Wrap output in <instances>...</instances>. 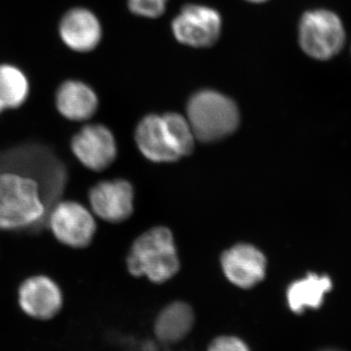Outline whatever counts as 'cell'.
Masks as SVG:
<instances>
[{
  "label": "cell",
  "instance_id": "1",
  "mask_svg": "<svg viewBox=\"0 0 351 351\" xmlns=\"http://www.w3.org/2000/svg\"><path fill=\"white\" fill-rule=\"evenodd\" d=\"M45 211L36 180L17 173H0V230H19L34 225L43 218Z\"/></svg>",
  "mask_w": 351,
  "mask_h": 351
},
{
  "label": "cell",
  "instance_id": "12",
  "mask_svg": "<svg viewBox=\"0 0 351 351\" xmlns=\"http://www.w3.org/2000/svg\"><path fill=\"white\" fill-rule=\"evenodd\" d=\"M60 36L68 47L77 52L93 50L100 43V22L91 11L84 8L71 9L60 23Z\"/></svg>",
  "mask_w": 351,
  "mask_h": 351
},
{
  "label": "cell",
  "instance_id": "17",
  "mask_svg": "<svg viewBox=\"0 0 351 351\" xmlns=\"http://www.w3.org/2000/svg\"><path fill=\"white\" fill-rule=\"evenodd\" d=\"M163 117L180 157L189 156L193 151L195 136L188 119L178 113L172 112L164 114Z\"/></svg>",
  "mask_w": 351,
  "mask_h": 351
},
{
  "label": "cell",
  "instance_id": "8",
  "mask_svg": "<svg viewBox=\"0 0 351 351\" xmlns=\"http://www.w3.org/2000/svg\"><path fill=\"white\" fill-rule=\"evenodd\" d=\"M71 147L76 158L90 170H105L117 157L114 137L100 124L83 127L73 136Z\"/></svg>",
  "mask_w": 351,
  "mask_h": 351
},
{
  "label": "cell",
  "instance_id": "11",
  "mask_svg": "<svg viewBox=\"0 0 351 351\" xmlns=\"http://www.w3.org/2000/svg\"><path fill=\"white\" fill-rule=\"evenodd\" d=\"M136 143L147 158L154 162H172L180 158L163 115L151 114L136 129Z\"/></svg>",
  "mask_w": 351,
  "mask_h": 351
},
{
  "label": "cell",
  "instance_id": "14",
  "mask_svg": "<svg viewBox=\"0 0 351 351\" xmlns=\"http://www.w3.org/2000/svg\"><path fill=\"white\" fill-rule=\"evenodd\" d=\"M332 280L327 276L308 274L306 278L291 284L287 291L288 304L295 313H302L307 308H319L325 295L331 291Z\"/></svg>",
  "mask_w": 351,
  "mask_h": 351
},
{
  "label": "cell",
  "instance_id": "10",
  "mask_svg": "<svg viewBox=\"0 0 351 351\" xmlns=\"http://www.w3.org/2000/svg\"><path fill=\"white\" fill-rule=\"evenodd\" d=\"M221 267L230 282L240 288L248 289L265 278L267 261L255 247L240 244L223 254Z\"/></svg>",
  "mask_w": 351,
  "mask_h": 351
},
{
  "label": "cell",
  "instance_id": "9",
  "mask_svg": "<svg viewBox=\"0 0 351 351\" xmlns=\"http://www.w3.org/2000/svg\"><path fill=\"white\" fill-rule=\"evenodd\" d=\"M89 201L97 216L110 223H120L133 213V188L124 180L101 182L90 189Z\"/></svg>",
  "mask_w": 351,
  "mask_h": 351
},
{
  "label": "cell",
  "instance_id": "16",
  "mask_svg": "<svg viewBox=\"0 0 351 351\" xmlns=\"http://www.w3.org/2000/svg\"><path fill=\"white\" fill-rule=\"evenodd\" d=\"M29 93V84L25 73L11 64H0V113L20 108Z\"/></svg>",
  "mask_w": 351,
  "mask_h": 351
},
{
  "label": "cell",
  "instance_id": "5",
  "mask_svg": "<svg viewBox=\"0 0 351 351\" xmlns=\"http://www.w3.org/2000/svg\"><path fill=\"white\" fill-rule=\"evenodd\" d=\"M172 31L180 43L195 48H206L218 41L221 17L211 7L189 4L173 20Z\"/></svg>",
  "mask_w": 351,
  "mask_h": 351
},
{
  "label": "cell",
  "instance_id": "19",
  "mask_svg": "<svg viewBox=\"0 0 351 351\" xmlns=\"http://www.w3.org/2000/svg\"><path fill=\"white\" fill-rule=\"evenodd\" d=\"M208 351H250L246 343L237 337H219L212 341Z\"/></svg>",
  "mask_w": 351,
  "mask_h": 351
},
{
  "label": "cell",
  "instance_id": "15",
  "mask_svg": "<svg viewBox=\"0 0 351 351\" xmlns=\"http://www.w3.org/2000/svg\"><path fill=\"white\" fill-rule=\"evenodd\" d=\"M195 314L191 307L184 302H173L159 314L154 331L161 341L176 343L191 332Z\"/></svg>",
  "mask_w": 351,
  "mask_h": 351
},
{
  "label": "cell",
  "instance_id": "4",
  "mask_svg": "<svg viewBox=\"0 0 351 351\" xmlns=\"http://www.w3.org/2000/svg\"><path fill=\"white\" fill-rule=\"evenodd\" d=\"M346 32L339 16L331 11H308L299 25V43L302 51L316 60H329L343 48Z\"/></svg>",
  "mask_w": 351,
  "mask_h": 351
},
{
  "label": "cell",
  "instance_id": "2",
  "mask_svg": "<svg viewBox=\"0 0 351 351\" xmlns=\"http://www.w3.org/2000/svg\"><path fill=\"white\" fill-rule=\"evenodd\" d=\"M127 265L135 276H147L152 282L169 280L180 269L172 233L154 228L141 235L132 246Z\"/></svg>",
  "mask_w": 351,
  "mask_h": 351
},
{
  "label": "cell",
  "instance_id": "18",
  "mask_svg": "<svg viewBox=\"0 0 351 351\" xmlns=\"http://www.w3.org/2000/svg\"><path fill=\"white\" fill-rule=\"evenodd\" d=\"M132 13L140 17L156 19L165 12L168 0H127Z\"/></svg>",
  "mask_w": 351,
  "mask_h": 351
},
{
  "label": "cell",
  "instance_id": "20",
  "mask_svg": "<svg viewBox=\"0 0 351 351\" xmlns=\"http://www.w3.org/2000/svg\"><path fill=\"white\" fill-rule=\"evenodd\" d=\"M247 1L255 2V3H262V2L267 1V0H247Z\"/></svg>",
  "mask_w": 351,
  "mask_h": 351
},
{
  "label": "cell",
  "instance_id": "21",
  "mask_svg": "<svg viewBox=\"0 0 351 351\" xmlns=\"http://www.w3.org/2000/svg\"><path fill=\"white\" fill-rule=\"evenodd\" d=\"M321 351H341V350H321Z\"/></svg>",
  "mask_w": 351,
  "mask_h": 351
},
{
  "label": "cell",
  "instance_id": "13",
  "mask_svg": "<svg viewBox=\"0 0 351 351\" xmlns=\"http://www.w3.org/2000/svg\"><path fill=\"white\" fill-rule=\"evenodd\" d=\"M56 106L64 117L73 121H83L93 117L98 108V98L85 83L69 80L56 93Z\"/></svg>",
  "mask_w": 351,
  "mask_h": 351
},
{
  "label": "cell",
  "instance_id": "7",
  "mask_svg": "<svg viewBox=\"0 0 351 351\" xmlns=\"http://www.w3.org/2000/svg\"><path fill=\"white\" fill-rule=\"evenodd\" d=\"M23 313L36 320H50L63 307V293L49 277L36 276L25 279L18 291Z\"/></svg>",
  "mask_w": 351,
  "mask_h": 351
},
{
  "label": "cell",
  "instance_id": "6",
  "mask_svg": "<svg viewBox=\"0 0 351 351\" xmlns=\"http://www.w3.org/2000/svg\"><path fill=\"white\" fill-rule=\"evenodd\" d=\"M53 234L61 243L82 249L91 244L96 232V223L91 213L77 202L58 203L49 215Z\"/></svg>",
  "mask_w": 351,
  "mask_h": 351
},
{
  "label": "cell",
  "instance_id": "3",
  "mask_svg": "<svg viewBox=\"0 0 351 351\" xmlns=\"http://www.w3.org/2000/svg\"><path fill=\"white\" fill-rule=\"evenodd\" d=\"M188 121L195 138L215 142L228 137L239 125L237 104L214 90H202L189 99Z\"/></svg>",
  "mask_w": 351,
  "mask_h": 351
}]
</instances>
